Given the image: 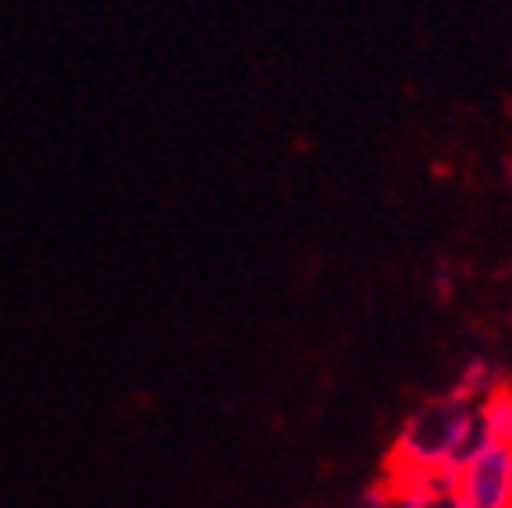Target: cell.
Returning <instances> with one entry per match:
<instances>
[{
	"label": "cell",
	"instance_id": "cell-7",
	"mask_svg": "<svg viewBox=\"0 0 512 508\" xmlns=\"http://www.w3.org/2000/svg\"><path fill=\"white\" fill-rule=\"evenodd\" d=\"M434 288H438V295L452 292V267L448 263H438V270H434Z\"/></svg>",
	"mask_w": 512,
	"mask_h": 508
},
{
	"label": "cell",
	"instance_id": "cell-4",
	"mask_svg": "<svg viewBox=\"0 0 512 508\" xmlns=\"http://www.w3.org/2000/svg\"><path fill=\"white\" fill-rule=\"evenodd\" d=\"M505 381H509V377L502 374V366H498L495 359L473 356V359H466V363L459 366L456 381L448 384L445 395L459 398V402L477 405V402H484V398H488L491 391H495L498 384H505Z\"/></svg>",
	"mask_w": 512,
	"mask_h": 508
},
{
	"label": "cell",
	"instance_id": "cell-3",
	"mask_svg": "<svg viewBox=\"0 0 512 508\" xmlns=\"http://www.w3.org/2000/svg\"><path fill=\"white\" fill-rule=\"evenodd\" d=\"M388 508H470L452 477L427 473H384Z\"/></svg>",
	"mask_w": 512,
	"mask_h": 508
},
{
	"label": "cell",
	"instance_id": "cell-5",
	"mask_svg": "<svg viewBox=\"0 0 512 508\" xmlns=\"http://www.w3.org/2000/svg\"><path fill=\"white\" fill-rule=\"evenodd\" d=\"M477 416L488 441L512 445V381L498 384L484 402H477Z\"/></svg>",
	"mask_w": 512,
	"mask_h": 508
},
{
	"label": "cell",
	"instance_id": "cell-2",
	"mask_svg": "<svg viewBox=\"0 0 512 508\" xmlns=\"http://www.w3.org/2000/svg\"><path fill=\"white\" fill-rule=\"evenodd\" d=\"M456 487L470 508H512V445L484 441L459 466Z\"/></svg>",
	"mask_w": 512,
	"mask_h": 508
},
{
	"label": "cell",
	"instance_id": "cell-1",
	"mask_svg": "<svg viewBox=\"0 0 512 508\" xmlns=\"http://www.w3.org/2000/svg\"><path fill=\"white\" fill-rule=\"evenodd\" d=\"M477 405L459 402L452 395H434L416 405L399 427L388 452L384 473H427V477H452L459 466L484 445Z\"/></svg>",
	"mask_w": 512,
	"mask_h": 508
},
{
	"label": "cell",
	"instance_id": "cell-6",
	"mask_svg": "<svg viewBox=\"0 0 512 508\" xmlns=\"http://www.w3.org/2000/svg\"><path fill=\"white\" fill-rule=\"evenodd\" d=\"M342 508H388V487H384V480H377V484L352 494Z\"/></svg>",
	"mask_w": 512,
	"mask_h": 508
}]
</instances>
